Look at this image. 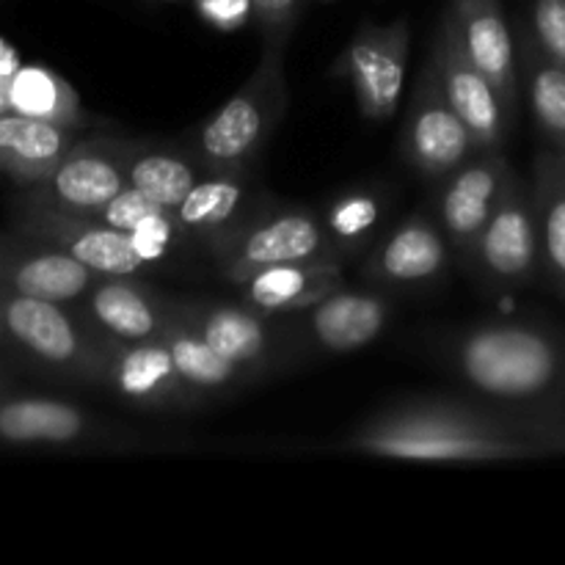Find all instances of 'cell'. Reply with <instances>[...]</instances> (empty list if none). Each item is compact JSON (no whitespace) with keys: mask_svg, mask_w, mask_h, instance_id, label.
<instances>
[{"mask_svg":"<svg viewBox=\"0 0 565 565\" xmlns=\"http://www.w3.org/2000/svg\"><path fill=\"white\" fill-rule=\"evenodd\" d=\"M563 447H565V417H563Z\"/></svg>","mask_w":565,"mask_h":565,"instance_id":"obj_39","label":"cell"},{"mask_svg":"<svg viewBox=\"0 0 565 565\" xmlns=\"http://www.w3.org/2000/svg\"><path fill=\"white\" fill-rule=\"evenodd\" d=\"M320 218L329 235L331 254L340 263H348L351 257L367 252L379 221L384 218V199L373 188H353L331 199Z\"/></svg>","mask_w":565,"mask_h":565,"instance_id":"obj_30","label":"cell"},{"mask_svg":"<svg viewBox=\"0 0 565 565\" xmlns=\"http://www.w3.org/2000/svg\"><path fill=\"white\" fill-rule=\"evenodd\" d=\"M281 318H285L292 362L301 364L303 359L340 356L379 340L381 331L390 326L392 296L379 287L370 290L342 287L315 307Z\"/></svg>","mask_w":565,"mask_h":565,"instance_id":"obj_10","label":"cell"},{"mask_svg":"<svg viewBox=\"0 0 565 565\" xmlns=\"http://www.w3.org/2000/svg\"><path fill=\"white\" fill-rule=\"evenodd\" d=\"M99 281L97 270L50 243L17 230L0 232V287L75 307Z\"/></svg>","mask_w":565,"mask_h":565,"instance_id":"obj_18","label":"cell"},{"mask_svg":"<svg viewBox=\"0 0 565 565\" xmlns=\"http://www.w3.org/2000/svg\"><path fill=\"white\" fill-rule=\"evenodd\" d=\"M196 14L218 31H237L254 17L252 0H193Z\"/></svg>","mask_w":565,"mask_h":565,"instance_id":"obj_33","label":"cell"},{"mask_svg":"<svg viewBox=\"0 0 565 565\" xmlns=\"http://www.w3.org/2000/svg\"><path fill=\"white\" fill-rule=\"evenodd\" d=\"M0 447L64 452L158 450L143 430L127 428L72 401L3 392L0 395Z\"/></svg>","mask_w":565,"mask_h":565,"instance_id":"obj_5","label":"cell"},{"mask_svg":"<svg viewBox=\"0 0 565 565\" xmlns=\"http://www.w3.org/2000/svg\"><path fill=\"white\" fill-rule=\"evenodd\" d=\"M0 114H11V108H9V81H0Z\"/></svg>","mask_w":565,"mask_h":565,"instance_id":"obj_36","label":"cell"},{"mask_svg":"<svg viewBox=\"0 0 565 565\" xmlns=\"http://www.w3.org/2000/svg\"><path fill=\"white\" fill-rule=\"evenodd\" d=\"M511 177L513 169L505 154L478 152L439 182V191L434 193V215L461 263L494 215Z\"/></svg>","mask_w":565,"mask_h":565,"instance_id":"obj_16","label":"cell"},{"mask_svg":"<svg viewBox=\"0 0 565 565\" xmlns=\"http://www.w3.org/2000/svg\"><path fill=\"white\" fill-rule=\"evenodd\" d=\"M530 193L539 224L541 268L565 292V166L552 147L535 158Z\"/></svg>","mask_w":565,"mask_h":565,"instance_id":"obj_26","label":"cell"},{"mask_svg":"<svg viewBox=\"0 0 565 565\" xmlns=\"http://www.w3.org/2000/svg\"><path fill=\"white\" fill-rule=\"evenodd\" d=\"M287 99L285 44L263 42V53L248 81L193 132L185 152L207 174L252 171L259 149L285 119Z\"/></svg>","mask_w":565,"mask_h":565,"instance_id":"obj_3","label":"cell"},{"mask_svg":"<svg viewBox=\"0 0 565 565\" xmlns=\"http://www.w3.org/2000/svg\"><path fill=\"white\" fill-rule=\"evenodd\" d=\"M428 61L436 70L441 92L450 99L463 125L469 127L480 152H502V143L511 132L513 121L508 119L494 86L486 81L483 72L467 55L456 22L447 11L441 14L439 28H436Z\"/></svg>","mask_w":565,"mask_h":565,"instance_id":"obj_14","label":"cell"},{"mask_svg":"<svg viewBox=\"0 0 565 565\" xmlns=\"http://www.w3.org/2000/svg\"><path fill=\"white\" fill-rule=\"evenodd\" d=\"M259 204L263 202L252 185V171H226L204 174L174 213L191 243H199L207 252L237 230Z\"/></svg>","mask_w":565,"mask_h":565,"instance_id":"obj_21","label":"cell"},{"mask_svg":"<svg viewBox=\"0 0 565 565\" xmlns=\"http://www.w3.org/2000/svg\"><path fill=\"white\" fill-rule=\"evenodd\" d=\"M160 298L169 318L202 337L213 351L252 373L257 381L296 364L287 345L281 315L257 312L243 301L182 298L166 292H160Z\"/></svg>","mask_w":565,"mask_h":565,"instance_id":"obj_7","label":"cell"},{"mask_svg":"<svg viewBox=\"0 0 565 565\" xmlns=\"http://www.w3.org/2000/svg\"><path fill=\"white\" fill-rule=\"evenodd\" d=\"M9 226L72 254L83 265L97 270L99 276L138 279V276L154 274L160 268L158 259L130 232L108 226L92 215L66 213V210L33 202L20 193H14L9 202Z\"/></svg>","mask_w":565,"mask_h":565,"instance_id":"obj_8","label":"cell"},{"mask_svg":"<svg viewBox=\"0 0 565 565\" xmlns=\"http://www.w3.org/2000/svg\"><path fill=\"white\" fill-rule=\"evenodd\" d=\"M20 66H22V61H20V55H17V50L11 47L6 39H0V81H11Z\"/></svg>","mask_w":565,"mask_h":565,"instance_id":"obj_34","label":"cell"},{"mask_svg":"<svg viewBox=\"0 0 565 565\" xmlns=\"http://www.w3.org/2000/svg\"><path fill=\"white\" fill-rule=\"evenodd\" d=\"M565 408H522L486 397H406L348 430L331 450L395 461L489 463L565 452Z\"/></svg>","mask_w":565,"mask_h":565,"instance_id":"obj_1","label":"cell"},{"mask_svg":"<svg viewBox=\"0 0 565 565\" xmlns=\"http://www.w3.org/2000/svg\"><path fill=\"white\" fill-rule=\"evenodd\" d=\"M92 218H99L108 226H116V230L136 235L141 241V246L160 265L169 263L177 254V248L191 241L185 235V230H182L180 221H177L174 210L152 202V199H147L130 185L119 196L110 199L105 207H99Z\"/></svg>","mask_w":565,"mask_h":565,"instance_id":"obj_27","label":"cell"},{"mask_svg":"<svg viewBox=\"0 0 565 565\" xmlns=\"http://www.w3.org/2000/svg\"><path fill=\"white\" fill-rule=\"evenodd\" d=\"M408 50H412V28L406 17H397L390 25L362 22L331 64L329 75L334 81L351 83L364 119L386 121L401 105Z\"/></svg>","mask_w":565,"mask_h":565,"instance_id":"obj_11","label":"cell"},{"mask_svg":"<svg viewBox=\"0 0 565 565\" xmlns=\"http://www.w3.org/2000/svg\"><path fill=\"white\" fill-rule=\"evenodd\" d=\"M447 14L452 17L463 50L494 86L508 119H516L522 75H519L516 33L508 25L500 0H447Z\"/></svg>","mask_w":565,"mask_h":565,"instance_id":"obj_19","label":"cell"},{"mask_svg":"<svg viewBox=\"0 0 565 565\" xmlns=\"http://www.w3.org/2000/svg\"><path fill=\"white\" fill-rule=\"evenodd\" d=\"M522 25L546 58L565 66V0H533Z\"/></svg>","mask_w":565,"mask_h":565,"instance_id":"obj_31","label":"cell"},{"mask_svg":"<svg viewBox=\"0 0 565 565\" xmlns=\"http://www.w3.org/2000/svg\"><path fill=\"white\" fill-rule=\"evenodd\" d=\"M516 53L519 75H522L535 125L550 138L552 149H561L565 147V66L541 53L522 22L516 28Z\"/></svg>","mask_w":565,"mask_h":565,"instance_id":"obj_28","label":"cell"},{"mask_svg":"<svg viewBox=\"0 0 565 565\" xmlns=\"http://www.w3.org/2000/svg\"><path fill=\"white\" fill-rule=\"evenodd\" d=\"M469 274L489 292H513L530 285L541 268L539 224L530 185L516 174L508 182L494 215L463 259Z\"/></svg>","mask_w":565,"mask_h":565,"instance_id":"obj_9","label":"cell"},{"mask_svg":"<svg viewBox=\"0 0 565 565\" xmlns=\"http://www.w3.org/2000/svg\"><path fill=\"white\" fill-rule=\"evenodd\" d=\"M340 259H307L265 268L237 285L246 307L265 315H296L345 287Z\"/></svg>","mask_w":565,"mask_h":565,"instance_id":"obj_22","label":"cell"},{"mask_svg":"<svg viewBox=\"0 0 565 565\" xmlns=\"http://www.w3.org/2000/svg\"><path fill=\"white\" fill-rule=\"evenodd\" d=\"M563 296H565V292H563Z\"/></svg>","mask_w":565,"mask_h":565,"instance_id":"obj_41","label":"cell"},{"mask_svg":"<svg viewBox=\"0 0 565 565\" xmlns=\"http://www.w3.org/2000/svg\"><path fill=\"white\" fill-rule=\"evenodd\" d=\"M127 188L125 169L110 136L77 141L42 182L17 188V193L50 207L77 215H94Z\"/></svg>","mask_w":565,"mask_h":565,"instance_id":"obj_17","label":"cell"},{"mask_svg":"<svg viewBox=\"0 0 565 565\" xmlns=\"http://www.w3.org/2000/svg\"><path fill=\"white\" fill-rule=\"evenodd\" d=\"M472 132L441 92L430 61L417 77L401 132V154L414 174L441 182L478 154Z\"/></svg>","mask_w":565,"mask_h":565,"instance_id":"obj_13","label":"cell"},{"mask_svg":"<svg viewBox=\"0 0 565 565\" xmlns=\"http://www.w3.org/2000/svg\"><path fill=\"white\" fill-rule=\"evenodd\" d=\"M472 395L522 408H565V334L533 320H483L430 342Z\"/></svg>","mask_w":565,"mask_h":565,"instance_id":"obj_2","label":"cell"},{"mask_svg":"<svg viewBox=\"0 0 565 565\" xmlns=\"http://www.w3.org/2000/svg\"><path fill=\"white\" fill-rule=\"evenodd\" d=\"M77 130L22 114H0V174L17 188L42 182L75 147Z\"/></svg>","mask_w":565,"mask_h":565,"instance_id":"obj_23","label":"cell"},{"mask_svg":"<svg viewBox=\"0 0 565 565\" xmlns=\"http://www.w3.org/2000/svg\"><path fill=\"white\" fill-rule=\"evenodd\" d=\"M75 309L99 331L127 342L152 340L169 320L160 292L132 276H99Z\"/></svg>","mask_w":565,"mask_h":565,"instance_id":"obj_20","label":"cell"},{"mask_svg":"<svg viewBox=\"0 0 565 565\" xmlns=\"http://www.w3.org/2000/svg\"><path fill=\"white\" fill-rule=\"evenodd\" d=\"M0 359H6V362H11V364H22L20 356H17V351H14V342H11L9 331H6L3 315H0Z\"/></svg>","mask_w":565,"mask_h":565,"instance_id":"obj_35","label":"cell"},{"mask_svg":"<svg viewBox=\"0 0 565 565\" xmlns=\"http://www.w3.org/2000/svg\"><path fill=\"white\" fill-rule=\"evenodd\" d=\"M166 3H177V0H166Z\"/></svg>","mask_w":565,"mask_h":565,"instance_id":"obj_40","label":"cell"},{"mask_svg":"<svg viewBox=\"0 0 565 565\" xmlns=\"http://www.w3.org/2000/svg\"><path fill=\"white\" fill-rule=\"evenodd\" d=\"M207 257L235 287L274 265L337 259L320 213L301 204H259L237 230L207 248Z\"/></svg>","mask_w":565,"mask_h":565,"instance_id":"obj_6","label":"cell"},{"mask_svg":"<svg viewBox=\"0 0 565 565\" xmlns=\"http://www.w3.org/2000/svg\"><path fill=\"white\" fill-rule=\"evenodd\" d=\"M450 241L428 210L408 215L375 243L359 265V276L379 290H423L439 285L450 268Z\"/></svg>","mask_w":565,"mask_h":565,"instance_id":"obj_15","label":"cell"},{"mask_svg":"<svg viewBox=\"0 0 565 565\" xmlns=\"http://www.w3.org/2000/svg\"><path fill=\"white\" fill-rule=\"evenodd\" d=\"M557 154H561V160H563V166H565V147H561V149H555Z\"/></svg>","mask_w":565,"mask_h":565,"instance_id":"obj_38","label":"cell"},{"mask_svg":"<svg viewBox=\"0 0 565 565\" xmlns=\"http://www.w3.org/2000/svg\"><path fill=\"white\" fill-rule=\"evenodd\" d=\"M9 108L11 114L53 121L70 130H83L94 121V116L83 110L75 88L44 66L22 64L17 70V75L9 81Z\"/></svg>","mask_w":565,"mask_h":565,"instance_id":"obj_29","label":"cell"},{"mask_svg":"<svg viewBox=\"0 0 565 565\" xmlns=\"http://www.w3.org/2000/svg\"><path fill=\"white\" fill-rule=\"evenodd\" d=\"M103 390L143 412H199L207 395L188 384L171 353L158 340L127 342L99 331Z\"/></svg>","mask_w":565,"mask_h":565,"instance_id":"obj_12","label":"cell"},{"mask_svg":"<svg viewBox=\"0 0 565 565\" xmlns=\"http://www.w3.org/2000/svg\"><path fill=\"white\" fill-rule=\"evenodd\" d=\"M0 315L22 364L55 381L103 390L99 329L75 307L0 287Z\"/></svg>","mask_w":565,"mask_h":565,"instance_id":"obj_4","label":"cell"},{"mask_svg":"<svg viewBox=\"0 0 565 565\" xmlns=\"http://www.w3.org/2000/svg\"><path fill=\"white\" fill-rule=\"evenodd\" d=\"M114 147L119 152L127 185L163 207H180L182 199L207 174L191 154L177 149L127 138H114Z\"/></svg>","mask_w":565,"mask_h":565,"instance_id":"obj_24","label":"cell"},{"mask_svg":"<svg viewBox=\"0 0 565 565\" xmlns=\"http://www.w3.org/2000/svg\"><path fill=\"white\" fill-rule=\"evenodd\" d=\"M9 364H11V362H6V359H0V395L11 390V386H9Z\"/></svg>","mask_w":565,"mask_h":565,"instance_id":"obj_37","label":"cell"},{"mask_svg":"<svg viewBox=\"0 0 565 565\" xmlns=\"http://www.w3.org/2000/svg\"><path fill=\"white\" fill-rule=\"evenodd\" d=\"M154 340L171 353L182 379L196 386L213 403L224 401V397H235L237 392L246 390L248 384L257 381L252 373H246L235 362H230L218 351H213L202 337H196L191 329L177 323L174 318L166 320V326L160 329V334Z\"/></svg>","mask_w":565,"mask_h":565,"instance_id":"obj_25","label":"cell"},{"mask_svg":"<svg viewBox=\"0 0 565 565\" xmlns=\"http://www.w3.org/2000/svg\"><path fill=\"white\" fill-rule=\"evenodd\" d=\"M254 20L263 31V42L285 44L290 42L298 20L303 14L307 0H252Z\"/></svg>","mask_w":565,"mask_h":565,"instance_id":"obj_32","label":"cell"}]
</instances>
